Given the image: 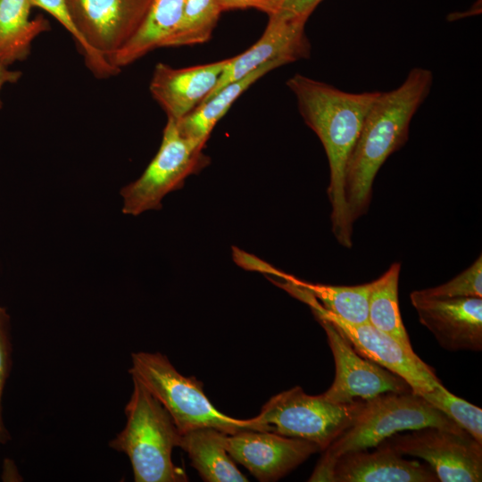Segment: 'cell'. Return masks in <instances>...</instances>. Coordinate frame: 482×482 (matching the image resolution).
<instances>
[{
  "mask_svg": "<svg viewBox=\"0 0 482 482\" xmlns=\"http://www.w3.org/2000/svg\"><path fill=\"white\" fill-rule=\"evenodd\" d=\"M29 0H0V63L9 65L24 61L33 41L50 29L43 17L29 19Z\"/></svg>",
  "mask_w": 482,
  "mask_h": 482,
  "instance_id": "d6986e66",
  "label": "cell"
},
{
  "mask_svg": "<svg viewBox=\"0 0 482 482\" xmlns=\"http://www.w3.org/2000/svg\"><path fill=\"white\" fill-rule=\"evenodd\" d=\"M221 10L216 0H186L181 18L162 47L182 46L208 41Z\"/></svg>",
  "mask_w": 482,
  "mask_h": 482,
  "instance_id": "603a6c76",
  "label": "cell"
},
{
  "mask_svg": "<svg viewBox=\"0 0 482 482\" xmlns=\"http://www.w3.org/2000/svg\"><path fill=\"white\" fill-rule=\"evenodd\" d=\"M308 481L328 482H436L428 464L407 460L392 447L379 444L376 450L345 453Z\"/></svg>",
  "mask_w": 482,
  "mask_h": 482,
  "instance_id": "4fadbf2b",
  "label": "cell"
},
{
  "mask_svg": "<svg viewBox=\"0 0 482 482\" xmlns=\"http://www.w3.org/2000/svg\"><path fill=\"white\" fill-rule=\"evenodd\" d=\"M420 322L448 351L482 349V298H426L411 292Z\"/></svg>",
  "mask_w": 482,
  "mask_h": 482,
  "instance_id": "9a60e30c",
  "label": "cell"
},
{
  "mask_svg": "<svg viewBox=\"0 0 482 482\" xmlns=\"http://www.w3.org/2000/svg\"><path fill=\"white\" fill-rule=\"evenodd\" d=\"M22 73L19 71L9 70L6 66L0 63V92L2 87L8 83H16L21 78ZM3 106V102L0 96V109Z\"/></svg>",
  "mask_w": 482,
  "mask_h": 482,
  "instance_id": "f546056e",
  "label": "cell"
},
{
  "mask_svg": "<svg viewBox=\"0 0 482 482\" xmlns=\"http://www.w3.org/2000/svg\"><path fill=\"white\" fill-rule=\"evenodd\" d=\"M204 144L183 135L177 121L168 119L159 150L135 181L120 189L122 212L137 216L160 210L166 195L183 187L186 179L204 168Z\"/></svg>",
  "mask_w": 482,
  "mask_h": 482,
  "instance_id": "52a82bcc",
  "label": "cell"
},
{
  "mask_svg": "<svg viewBox=\"0 0 482 482\" xmlns=\"http://www.w3.org/2000/svg\"><path fill=\"white\" fill-rule=\"evenodd\" d=\"M322 0H282L279 10L280 15L307 21L312 12ZM275 14V13H274Z\"/></svg>",
  "mask_w": 482,
  "mask_h": 482,
  "instance_id": "f1b7e54d",
  "label": "cell"
},
{
  "mask_svg": "<svg viewBox=\"0 0 482 482\" xmlns=\"http://www.w3.org/2000/svg\"><path fill=\"white\" fill-rule=\"evenodd\" d=\"M306 21L278 13L269 16L262 37L244 53L228 59L214 89L204 100L263 64L275 61L287 64L308 58L311 44L305 34Z\"/></svg>",
  "mask_w": 482,
  "mask_h": 482,
  "instance_id": "5bb4252c",
  "label": "cell"
},
{
  "mask_svg": "<svg viewBox=\"0 0 482 482\" xmlns=\"http://www.w3.org/2000/svg\"><path fill=\"white\" fill-rule=\"evenodd\" d=\"M317 320L326 332L336 367L334 381L322 394L326 399L346 404L359 400L367 401L386 393L411 390L399 376L370 359L361 357L330 322Z\"/></svg>",
  "mask_w": 482,
  "mask_h": 482,
  "instance_id": "8fae6325",
  "label": "cell"
},
{
  "mask_svg": "<svg viewBox=\"0 0 482 482\" xmlns=\"http://www.w3.org/2000/svg\"><path fill=\"white\" fill-rule=\"evenodd\" d=\"M287 86L295 96L305 124L324 146L329 165L332 231L341 245L351 248L353 221L345 197L346 167L379 92L348 93L301 74L289 78Z\"/></svg>",
  "mask_w": 482,
  "mask_h": 482,
  "instance_id": "6da1fadb",
  "label": "cell"
},
{
  "mask_svg": "<svg viewBox=\"0 0 482 482\" xmlns=\"http://www.w3.org/2000/svg\"><path fill=\"white\" fill-rule=\"evenodd\" d=\"M132 382L125 427L110 441V447L129 457L136 482L187 481L171 459L181 434L162 403L138 380L132 378Z\"/></svg>",
  "mask_w": 482,
  "mask_h": 482,
  "instance_id": "3957f363",
  "label": "cell"
},
{
  "mask_svg": "<svg viewBox=\"0 0 482 482\" xmlns=\"http://www.w3.org/2000/svg\"><path fill=\"white\" fill-rule=\"evenodd\" d=\"M422 397L482 443V409L450 393L441 383Z\"/></svg>",
  "mask_w": 482,
  "mask_h": 482,
  "instance_id": "cb8c5ba5",
  "label": "cell"
},
{
  "mask_svg": "<svg viewBox=\"0 0 482 482\" xmlns=\"http://www.w3.org/2000/svg\"><path fill=\"white\" fill-rule=\"evenodd\" d=\"M426 427L464 431L411 390L386 393L363 401L353 423L322 451L312 474L322 471L345 453L373 448L396 433Z\"/></svg>",
  "mask_w": 482,
  "mask_h": 482,
  "instance_id": "277c9868",
  "label": "cell"
},
{
  "mask_svg": "<svg viewBox=\"0 0 482 482\" xmlns=\"http://www.w3.org/2000/svg\"><path fill=\"white\" fill-rule=\"evenodd\" d=\"M362 403H335L295 386L272 396L252 419L265 431L304 439L324 451L353 423Z\"/></svg>",
  "mask_w": 482,
  "mask_h": 482,
  "instance_id": "8992f818",
  "label": "cell"
},
{
  "mask_svg": "<svg viewBox=\"0 0 482 482\" xmlns=\"http://www.w3.org/2000/svg\"><path fill=\"white\" fill-rule=\"evenodd\" d=\"M400 270L401 264L395 262L379 278L372 281L369 297L368 321L413 353L399 308Z\"/></svg>",
  "mask_w": 482,
  "mask_h": 482,
  "instance_id": "44dd1931",
  "label": "cell"
},
{
  "mask_svg": "<svg viewBox=\"0 0 482 482\" xmlns=\"http://www.w3.org/2000/svg\"><path fill=\"white\" fill-rule=\"evenodd\" d=\"M66 2L73 21L91 52L100 60L112 64L115 54L142 25L153 0Z\"/></svg>",
  "mask_w": 482,
  "mask_h": 482,
  "instance_id": "30bf717a",
  "label": "cell"
},
{
  "mask_svg": "<svg viewBox=\"0 0 482 482\" xmlns=\"http://www.w3.org/2000/svg\"><path fill=\"white\" fill-rule=\"evenodd\" d=\"M185 3L186 0H153L138 30L113 57L114 67L120 71L152 50L162 47L176 29Z\"/></svg>",
  "mask_w": 482,
  "mask_h": 482,
  "instance_id": "ffe728a7",
  "label": "cell"
},
{
  "mask_svg": "<svg viewBox=\"0 0 482 482\" xmlns=\"http://www.w3.org/2000/svg\"><path fill=\"white\" fill-rule=\"evenodd\" d=\"M131 364V378L162 403L180 434L202 427H212L228 435L245 429L264 430L253 419L237 420L220 412L205 395L203 383L181 375L160 353H133Z\"/></svg>",
  "mask_w": 482,
  "mask_h": 482,
  "instance_id": "5b68a950",
  "label": "cell"
},
{
  "mask_svg": "<svg viewBox=\"0 0 482 482\" xmlns=\"http://www.w3.org/2000/svg\"><path fill=\"white\" fill-rule=\"evenodd\" d=\"M225 445L233 461L262 482L281 478L320 451L316 444L304 439L253 429L227 435Z\"/></svg>",
  "mask_w": 482,
  "mask_h": 482,
  "instance_id": "7c38bea8",
  "label": "cell"
},
{
  "mask_svg": "<svg viewBox=\"0 0 482 482\" xmlns=\"http://www.w3.org/2000/svg\"><path fill=\"white\" fill-rule=\"evenodd\" d=\"M10 367V342L8 337V316L4 308L0 310V444L6 438L2 419V396Z\"/></svg>",
  "mask_w": 482,
  "mask_h": 482,
  "instance_id": "4316f807",
  "label": "cell"
},
{
  "mask_svg": "<svg viewBox=\"0 0 482 482\" xmlns=\"http://www.w3.org/2000/svg\"><path fill=\"white\" fill-rule=\"evenodd\" d=\"M2 309V307H0V310Z\"/></svg>",
  "mask_w": 482,
  "mask_h": 482,
  "instance_id": "4dcf8cb0",
  "label": "cell"
},
{
  "mask_svg": "<svg viewBox=\"0 0 482 482\" xmlns=\"http://www.w3.org/2000/svg\"><path fill=\"white\" fill-rule=\"evenodd\" d=\"M228 434L212 427H202L181 434L179 446L191 465L206 482H246L226 449Z\"/></svg>",
  "mask_w": 482,
  "mask_h": 482,
  "instance_id": "e0dca14e",
  "label": "cell"
},
{
  "mask_svg": "<svg viewBox=\"0 0 482 482\" xmlns=\"http://www.w3.org/2000/svg\"><path fill=\"white\" fill-rule=\"evenodd\" d=\"M29 1L32 7H37L47 12L70 32L81 50L86 65L96 78L105 79L120 72V70L116 69L112 64L100 60L91 52L73 21L66 0Z\"/></svg>",
  "mask_w": 482,
  "mask_h": 482,
  "instance_id": "d4e9b609",
  "label": "cell"
},
{
  "mask_svg": "<svg viewBox=\"0 0 482 482\" xmlns=\"http://www.w3.org/2000/svg\"><path fill=\"white\" fill-rule=\"evenodd\" d=\"M432 82L431 71L413 68L397 88L379 92L368 112L346 167L345 197L353 222L370 206L378 170L408 140L411 120Z\"/></svg>",
  "mask_w": 482,
  "mask_h": 482,
  "instance_id": "7a4b0ae2",
  "label": "cell"
},
{
  "mask_svg": "<svg viewBox=\"0 0 482 482\" xmlns=\"http://www.w3.org/2000/svg\"><path fill=\"white\" fill-rule=\"evenodd\" d=\"M287 281L307 290L328 311L351 324L368 321L372 281L357 286H331L303 281L287 273Z\"/></svg>",
  "mask_w": 482,
  "mask_h": 482,
  "instance_id": "7402d4cb",
  "label": "cell"
},
{
  "mask_svg": "<svg viewBox=\"0 0 482 482\" xmlns=\"http://www.w3.org/2000/svg\"><path fill=\"white\" fill-rule=\"evenodd\" d=\"M228 59L177 69L158 62L149 89L168 119L179 120L195 110L214 89Z\"/></svg>",
  "mask_w": 482,
  "mask_h": 482,
  "instance_id": "2e32d148",
  "label": "cell"
},
{
  "mask_svg": "<svg viewBox=\"0 0 482 482\" xmlns=\"http://www.w3.org/2000/svg\"><path fill=\"white\" fill-rule=\"evenodd\" d=\"M221 12L230 9L255 8L268 16L276 13L282 0H216Z\"/></svg>",
  "mask_w": 482,
  "mask_h": 482,
  "instance_id": "83f0119b",
  "label": "cell"
},
{
  "mask_svg": "<svg viewBox=\"0 0 482 482\" xmlns=\"http://www.w3.org/2000/svg\"><path fill=\"white\" fill-rule=\"evenodd\" d=\"M403 455L424 460L441 482H480L482 443L466 431L426 427L396 433L382 443Z\"/></svg>",
  "mask_w": 482,
  "mask_h": 482,
  "instance_id": "9c48e42d",
  "label": "cell"
},
{
  "mask_svg": "<svg viewBox=\"0 0 482 482\" xmlns=\"http://www.w3.org/2000/svg\"><path fill=\"white\" fill-rule=\"evenodd\" d=\"M282 65L285 64L279 61L270 62L227 84L189 114L176 120L180 132L205 145L212 130L234 102L259 79Z\"/></svg>",
  "mask_w": 482,
  "mask_h": 482,
  "instance_id": "ac0fdd59",
  "label": "cell"
},
{
  "mask_svg": "<svg viewBox=\"0 0 482 482\" xmlns=\"http://www.w3.org/2000/svg\"><path fill=\"white\" fill-rule=\"evenodd\" d=\"M273 282L306 303L316 319L330 322L356 352L403 378L414 394L422 396L441 383L434 370L415 353L408 352L395 339L370 323H348L325 309L304 288L287 281Z\"/></svg>",
  "mask_w": 482,
  "mask_h": 482,
  "instance_id": "ba28073f",
  "label": "cell"
},
{
  "mask_svg": "<svg viewBox=\"0 0 482 482\" xmlns=\"http://www.w3.org/2000/svg\"><path fill=\"white\" fill-rule=\"evenodd\" d=\"M415 292L426 298H482V256L479 255L469 268L448 282Z\"/></svg>",
  "mask_w": 482,
  "mask_h": 482,
  "instance_id": "484cf974",
  "label": "cell"
}]
</instances>
